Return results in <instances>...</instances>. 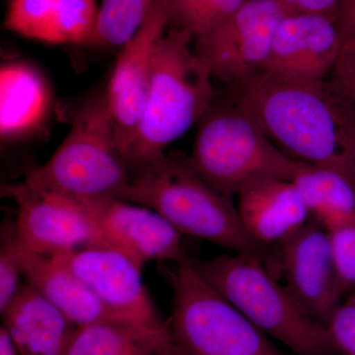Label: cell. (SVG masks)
Listing matches in <instances>:
<instances>
[{
	"label": "cell",
	"instance_id": "cell-1",
	"mask_svg": "<svg viewBox=\"0 0 355 355\" xmlns=\"http://www.w3.org/2000/svg\"><path fill=\"white\" fill-rule=\"evenodd\" d=\"M224 95L287 155L340 173L355 187V106L331 79L291 83L258 76Z\"/></svg>",
	"mask_w": 355,
	"mask_h": 355
},
{
	"label": "cell",
	"instance_id": "cell-2",
	"mask_svg": "<svg viewBox=\"0 0 355 355\" xmlns=\"http://www.w3.org/2000/svg\"><path fill=\"white\" fill-rule=\"evenodd\" d=\"M212 79L193 50V37L169 26L156 44L144 111L125 153L132 174L198 125L216 95Z\"/></svg>",
	"mask_w": 355,
	"mask_h": 355
},
{
	"label": "cell",
	"instance_id": "cell-3",
	"mask_svg": "<svg viewBox=\"0 0 355 355\" xmlns=\"http://www.w3.org/2000/svg\"><path fill=\"white\" fill-rule=\"evenodd\" d=\"M121 200L154 210L183 236L270 263L265 245L247 232L232 198L207 184L184 159L165 153L133 172Z\"/></svg>",
	"mask_w": 355,
	"mask_h": 355
},
{
	"label": "cell",
	"instance_id": "cell-4",
	"mask_svg": "<svg viewBox=\"0 0 355 355\" xmlns=\"http://www.w3.org/2000/svg\"><path fill=\"white\" fill-rule=\"evenodd\" d=\"M198 275L270 338L294 355H333L338 350L328 329L313 319L268 265L250 254L190 259Z\"/></svg>",
	"mask_w": 355,
	"mask_h": 355
},
{
	"label": "cell",
	"instance_id": "cell-5",
	"mask_svg": "<svg viewBox=\"0 0 355 355\" xmlns=\"http://www.w3.org/2000/svg\"><path fill=\"white\" fill-rule=\"evenodd\" d=\"M191 153L184 159L198 176L229 198L263 179L292 181L300 161L282 151L260 125L225 95L198 123Z\"/></svg>",
	"mask_w": 355,
	"mask_h": 355
},
{
	"label": "cell",
	"instance_id": "cell-6",
	"mask_svg": "<svg viewBox=\"0 0 355 355\" xmlns=\"http://www.w3.org/2000/svg\"><path fill=\"white\" fill-rule=\"evenodd\" d=\"M130 178L101 92L77 110L67 137L44 164L28 165L24 180L74 198L121 200Z\"/></svg>",
	"mask_w": 355,
	"mask_h": 355
},
{
	"label": "cell",
	"instance_id": "cell-7",
	"mask_svg": "<svg viewBox=\"0 0 355 355\" xmlns=\"http://www.w3.org/2000/svg\"><path fill=\"white\" fill-rule=\"evenodd\" d=\"M172 275L170 328L179 355H286L184 257Z\"/></svg>",
	"mask_w": 355,
	"mask_h": 355
},
{
	"label": "cell",
	"instance_id": "cell-8",
	"mask_svg": "<svg viewBox=\"0 0 355 355\" xmlns=\"http://www.w3.org/2000/svg\"><path fill=\"white\" fill-rule=\"evenodd\" d=\"M279 0H249L220 25L193 39L214 78L236 88L260 76L275 32L288 14Z\"/></svg>",
	"mask_w": 355,
	"mask_h": 355
},
{
	"label": "cell",
	"instance_id": "cell-9",
	"mask_svg": "<svg viewBox=\"0 0 355 355\" xmlns=\"http://www.w3.org/2000/svg\"><path fill=\"white\" fill-rule=\"evenodd\" d=\"M18 205L20 246L32 253L55 256L83 248L105 246L94 224L74 198L29 181L2 188Z\"/></svg>",
	"mask_w": 355,
	"mask_h": 355
},
{
	"label": "cell",
	"instance_id": "cell-10",
	"mask_svg": "<svg viewBox=\"0 0 355 355\" xmlns=\"http://www.w3.org/2000/svg\"><path fill=\"white\" fill-rule=\"evenodd\" d=\"M114 317L153 327L165 321L142 280V268L127 254L107 246H90L55 254Z\"/></svg>",
	"mask_w": 355,
	"mask_h": 355
},
{
	"label": "cell",
	"instance_id": "cell-11",
	"mask_svg": "<svg viewBox=\"0 0 355 355\" xmlns=\"http://www.w3.org/2000/svg\"><path fill=\"white\" fill-rule=\"evenodd\" d=\"M94 224L105 246L127 254L144 268L150 261L187 256L183 235L157 212L113 198H76Z\"/></svg>",
	"mask_w": 355,
	"mask_h": 355
},
{
	"label": "cell",
	"instance_id": "cell-12",
	"mask_svg": "<svg viewBox=\"0 0 355 355\" xmlns=\"http://www.w3.org/2000/svg\"><path fill=\"white\" fill-rule=\"evenodd\" d=\"M343 44L336 18L288 13L277 27L260 76L291 83L326 80L335 69Z\"/></svg>",
	"mask_w": 355,
	"mask_h": 355
},
{
	"label": "cell",
	"instance_id": "cell-13",
	"mask_svg": "<svg viewBox=\"0 0 355 355\" xmlns=\"http://www.w3.org/2000/svg\"><path fill=\"white\" fill-rule=\"evenodd\" d=\"M166 0H157L139 32L121 46L106 89L119 147L125 153L137 133L150 83L154 51L169 28Z\"/></svg>",
	"mask_w": 355,
	"mask_h": 355
},
{
	"label": "cell",
	"instance_id": "cell-14",
	"mask_svg": "<svg viewBox=\"0 0 355 355\" xmlns=\"http://www.w3.org/2000/svg\"><path fill=\"white\" fill-rule=\"evenodd\" d=\"M280 245L286 288L309 316L327 328L343 294L328 231L319 223H307Z\"/></svg>",
	"mask_w": 355,
	"mask_h": 355
},
{
	"label": "cell",
	"instance_id": "cell-15",
	"mask_svg": "<svg viewBox=\"0 0 355 355\" xmlns=\"http://www.w3.org/2000/svg\"><path fill=\"white\" fill-rule=\"evenodd\" d=\"M237 210L249 235L261 245L286 241L307 224L310 212L289 180L263 179L236 196Z\"/></svg>",
	"mask_w": 355,
	"mask_h": 355
},
{
	"label": "cell",
	"instance_id": "cell-16",
	"mask_svg": "<svg viewBox=\"0 0 355 355\" xmlns=\"http://www.w3.org/2000/svg\"><path fill=\"white\" fill-rule=\"evenodd\" d=\"M53 108L50 84L43 72L17 60L0 69V137L2 144H19L46 127Z\"/></svg>",
	"mask_w": 355,
	"mask_h": 355
},
{
	"label": "cell",
	"instance_id": "cell-17",
	"mask_svg": "<svg viewBox=\"0 0 355 355\" xmlns=\"http://www.w3.org/2000/svg\"><path fill=\"white\" fill-rule=\"evenodd\" d=\"M0 314L20 355H65L78 327L27 282Z\"/></svg>",
	"mask_w": 355,
	"mask_h": 355
},
{
	"label": "cell",
	"instance_id": "cell-18",
	"mask_svg": "<svg viewBox=\"0 0 355 355\" xmlns=\"http://www.w3.org/2000/svg\"><path fill=\"white\" fill-rule=\"evenodd\" d=\"M19 260L27 284L41 292L77 326L120 320L57 257L32 253L19 244Z\"/></svg>",
	"mask_w": 355,
	"mask_h": 355
},
{
	"label": "cell",
	"instance_id": "cell-19",
	"mask_svg": "<svg viewBox=\"0 0 355 355\" xmlns=\"http://www.w3.org/2000/svg\"><path fill=\"white\" fill-rule=\"evenodd\" d=\"M65 355H179L170 323L147 326L105 320L77 327Z\"/></svg>",
	"mask_w": 355,
	"mask_h": 355
},
{
	"label": "cell",
	"instance_id": "cell-20",
	"mask_svg": "<svg viewBox=\"0 0 355 355\" xmlns=\"http://www.w3.org/2000/svg\"><path fill=\"white\" fill-rule=\"evenodd\" d=\"M292 182L326 230L355 216V187L340 173L300 161Z\"/></svg>",
	"mask_w": 355,
	"mask_h": 355
},
{
	"label": "cell",
	"instance_id": "cell-21",
	"mask_svg": "<svg viewBox=\"0 0 355 355\" xmlns=\"http://www.w3.org/2000/svg\"><path fill=\"white\" fill-rule=\"evenodd\" d=\"M157 0H103L88 44L123 46L139 32Z\"/></svg>",
	"mask_w": 355,
	"mask_h": 355
},
{
	"label": "cell",
	"instance_id": "cell-22",
	"mask_svg": "<svg viewBox=\"0 0 355 355\" xmlns=\"http://www.w3.org/2000/svg\"><path fill=\"white\" fill-rule=\"evenodd\" d=\"M249 0H166L172 27L190 33L193 39L211 31Z\"/></svg>",
	"mask_w": 355,
	"mask_h": 355
},
{
	"label": "cell",
	"instance_id": "cell-23",
	"mask_svg": "<svg viewBox=\"0 0 355 355\" xmlns=\"http://www.w3.org/2000/svg\"><path fill=\"white\" fill-rule=\"evenodd\" d=\"M95 0H57L53 44H88L98 18Z\"/></svg>",
	"mask_w": 355,
	"mask_h": 355
},
{
	"label": "cell",
	"instance_id": "cell-24",
	"mask_svg": "<svg viewBox=\"0 0 355 355\" xmlns=\"http://www.w3.org/2000/svg\"><path fill=\"white\" fill-rule=\"evenodd\" d=\"M57 0H12L3 27L26 38L53 44Z\"/></svg>",
	"mask_w": 355,
	"mask_h": 355
},
{
	"label": "cell",
	"instance_id": "cell-25",
	"mask_svg": "<svg viewBox=\"0 0 355 355\" xmlns=\"http://www.w3.org/2000/svg\"><path fill=\"white\" fill-rule=\"evenodd\" d=\"M23 277L19 260V239L16 220L3 217L0 228V312L19 291Z\"/></svg>",
	"mask_w": 355,
	"mask_h": 355
},
{
	"label": "cell",
	"instance_id": "cell-26",
	"mask_svg": "<svg viewBox=\"0 0 355 355\" xmlns=\"http://www.w3.org/2000/svg\"><path fill=\"white\" fill-rule=\"evenodd\" d=\"M328 231L343 293L355 291V216Z\"/></svg>",
	"mask_w": 355,
	"mask_h": 355
},
{
	"label": "cell",
	"instance_id": "cell-27",
	"mask_svg": "<svg viewBox=\"0 0 355 355\" xmlns=\"http://www.w3.org/2000/svg\"><path fill=\"white\" fill-rule=\"evenodd\" d=\"M327 329L338 349L355 355V291L338 306Z\"/></svg>",
	"mask_w": 355,
	"mask_h": 355
},
{
	"label": "cell",
	"instance_id": "cell-28",
	"mask_svg": "<svg viewBox=\"0 0 355 355\" xmlns=\"http://www.w3.org/2000/svg\"><path fill=\"white\" fill-rule=\"evenodd\" d=\"M330 79L355 106V35L343 38L342 51Z\"/></svg>",
	"mask_w": 355,
	"mask_h": 355
},
{
	"label": "cell",
	"instance_id": "cell-29",
	"mask_svg": "<svg viewBox=\"0 0 355 355\" xmlns=\"http://www.w3.org/2000/svg\"><path fill=\"white\" fill-rule=\"evenodd\" d=\"M289 13H317L338 20V13L345 0H279Z\"/></svg>",
	"mask_w": 355,
	"mask_h": 355
},
{
	"label": "cell",
	"instance_id": "cell-30",
	"mask_svg": "<svg viewBox=\"0 0 355 355\" xmlns=\"http://www.w3.org/2000/svg\"><path fill=\"white\" fill-rule=\"evenodd\" d=\"M338 23L343 38L355 35V0H345L338 13Z\"/></svg>",
	"mask_w": 355,
	"mask_h": 355
},
{
	"label": "cell",
	"instance_id": "cell-31",
	"mask_svg": "<svg viewBox=\"0 0 355 355\" xmlns=\"http://www.w3.org/2000/svg\"><path fill=\"white\" fill-rule=\"evenodd\" d=\"M0 355H20L12 338L3 326H0Z\"/></svg>",
	"mask_w": 355,
	"mask_h": 355
}]
</instances>
